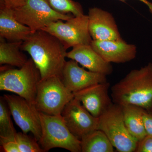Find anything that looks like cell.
Listing matches in <instances>:
<instances>
[{
    "label": "cell",
    "instance_id": "obj_1",
    "mask_svg": "<svg viewBox=\"0 0 152 152\" xmlns=\"http://www.w3.org/2000/svg\"><path fill=\"white\" fill-rule=\"evenodd\" d=\"M40 72L42 80L56 77L62 79L67 50L61 41L42 30L33 33L22 45Z\"/></svg>",
    "mask_w": 152,
    "mask_h": 152
},
{
    "label": "cell",
    "instance_id": "obj_2",
    "mask_svg": "<svg viewBox=\"0 0 152 152\" xmlns=\"http://www.w3.org/2000/svg\"><path fill=\"white\" fill-rule=\"evenodd\" d=\"M113 102L152 110V63L130 71L111 88Z\"/></svg>",
    "mask_w": 152,
    "mask_h": 152
},
{
    "label": "cell",
    "instance_id": "obj_3",
    "mask_svg": "<svg viewBox=\"0 0 152 152\" xmlns=\"http://www.w3.org/2000/svg\"><path fill=\"white\" fill-rule=\"evenodd\" d=\"M41 80L40 72L31 58L21 68L1 72L0 90L15 93L34 104Z\"/></svg>",
    "mask_w": 152,
    "mask_h": 152
},
{
    "label": "cell",
    "instance_id": "obj_4",
    "mask_svg": "<svg viewBox=\"0 0 152 152\" xmlns=\"http://www.w3.org/2000/svg\"><path fill=\"white\" fill-rule=\"evenodd\" d=\"M42 135L38 142L45 152L61 148L71 152H82L80 140L71 132L61 115H51L39 112Z\"/></svg>",
    "mask_w": 152,
    "mask_h": 152
},
{
    "label": "cell",
    "instance_id": "obj_5",
    "mask_svg": "<svg viewBox=\"0 0 152 152\" xmlns=\"http://www.w3.org/2000/svg\"><path fill=\"white\" fill-rule=\"evenodd\" d=\"M98 129L105 134L118 152H135L138 142L126 127L121 106L113 103L99 117Z\"/></svg>",
    "mask_w": 152,
    "mask_h": 152
},
{
    "label": "cell",
    "instance_id": "obj_6",
    "mask_svg": "<svg viewBox=\"0 0 152 152\" xmlns=\"http://www.w3.org/2000/svg\"><path fill=\"white\" fill-rule=\"evenodd\" d=\"M74 98L61 79L53 77L42 80L38 85L34 105L41 113L60 115L64 108Z\"/></svg>",
    "mask_w": 152,
    "mask_h": 152
},
{
    "label": "cell",
    "instance_id": "obj_7",
    "mask_svg": "<svg viewBox=\"0 0 152 152\" xmlns=\"http://www.w3.org/2000/svg\"><path fill=\"white\" fill-rule=\"evenodd\" d=\"M14 15L20 23L29 27L33 33L58 20L66 21L75 17L72 14L57 12L49 0H26L23 5L13 9Z\"/></svg>",
    "mask_w": 152,
    "mask_h": 152
},
{
    "label": "cell",
    "instance_id": "obj_8",
    "mask_svg": "<svg viewBox=\"0 0 152 152\" xmlns=\"http://www.w3.org/2000/svg\"><path fill=\"white\" fill-rule=\"evenodd\" d=\"M63 20L51 23L42 30L58 39L67 50L83 45H91L93 41L88 28V15L75 16L64 22Z\"/></svg>",
    "mask_w": 152,
    "mask_h": 152
},
{
    "label": "cell",
    "instance_id": "obj_9",
    "mask_svg": "<svg viewBox=\"0 0 152 152\" xmlns=\"http://www.w3.org/2000/svg\"><path fill=\"white\" fill-rule=\"evenodd\" d=\"M10 111L15 123L23 132H31L39 141L42 135L39 112L34 104L18 95L3 96Z\"/></svg>",
    "mask_w": 152,
    "mask_h": 152
},
{
    "label": "cell",
    "instance_id": "obj_10",
    "mask_svg": "<svg viewBox=\"0 0 152 152\" xmlns=\"http://www.w3.org/2000/svg\"><path fill=\"white\" fill-rule=\"evenodd\" d=\"M61 115L71 132L80 140L98 129L99 118L94 117L75 98L66 105Z\"/></svg>",
    "mask_w": 152,
    "mask_h": 152
},
{
    "label": "cell",
    "instance_id": "obj_11",
    "mask_svg": "<svg viewBox=\"0 0 152 152\" xmlns=\"http://www.w3.org/2000/svg\"><path fill=\"white\" fill-rule=\"evenodd\" d=\"M110 88L108 81L97 84L74 93V98L94 117L99 118L113 103L109 94Z\"/></svg>",
    "mask_w": 152,
    "mask_h": 152
},
{
    "label": "cell",
    "instance_id": "obj_12",
    "mask_svg": "<svg viewBox=\"0 0 152 152\" xmlns=\"http://www.w3.org/2000/svg\"><path fill=\"white\" fill-rule=\"evenodd\" d=\"M88 15L89 31L93 40H123L111 14L94 7L89 9Z\"/></svg>",
    "mask_w": 152,
    "mask_h": 152
},
{
    "label": "cell",
    "instance_id": "obj_13",
    "mask_svg": "<svg viewBox=\"0 0 152 152\" xmlns=\"http://www.w3.org/2000/svg\"><path fill=\"white\" fill-rule=\"evenodd\" d=\"M107 76L87 71L73 60L66 61L63 69L62 80L68 89L75 93L86 88L107 82Z\"/></svg>",
    "mask_w": 152,
    "mask_h": 152
},
{
    "label": "cell",
    "instance_id": "obj_14",
    "mask_svg": "<svg viewBox=\"0 0 152 152\" xmlns=\"http://www.w3.org/2000/svg\"><path fill=\"white\" fill-rule=\"evenodd\" d=\"M93 48L108 62L122 64L130 61L136 58L137 47L125 41L93 40Z\"/></svg>",
    "mask_w": 152,
    "mask_h": 152
},
{
    "label": "cell",
    "instance_id": "obj_15",
    "mask_svg": "<svg viewBox=\"0 0 152 152\" xmlns=\"http://www.w3.org/2000/svg\"><path fill=\"white\" fill-rule=\"evenodd\" d=\"M67 52L66 58L75 60L83 67L106 76L113 72L111 63L108 62L93 48L91 45L74 47Z\"/></svg>",
    "mask_w": 152,
    "mask_h": 152
},
{
    "label": "cell",
    "instance_id": "obj_16",
    "mask_svg": "<svg viewBox=\"0 0 152 152\" xmlns=\"http://www.w3.org/2000/svg\"><path fill=\"white\" fill-rule=\"evenodd\" d=\"M32 34L29 27L19 22L14 15L13 9L0 0V38L8 42L24 41Z\"/></svg>",
    "mask_w": 152,
    "mask_h": 152
},
{
    "label": "cell",
    "instance_id": "obj_17",
    "mask_svg": "<svg viewBox=\"0 0 152 152\" xmlns=\"http://www.w3.org/2000/svg\"><path fill=\"white\" fill-rule=\"evenodd\" d=\"M122 107L125 125L132 137L139 142L147 135L142 118L144 109L134 105Z\"/></svg>",
    "mask_w": 152,
    "mask_h": 152
},
{
    "label": "cell",
    "instance_id": "obj_18",
    "mask_svg": "<svg viewBox=\"0 0 152 152\" xmlns=\"http://www.w3.org/2000/svg\"><path fill=\"white\" fill-rule=\"evenodd\" d=\"M1 39L0 42V64L9 65L21 68L28 60L22 52L23 41L6 42Z\"/></svg>",
    "mask_w": 152,
    "mask_h": 152
},
{
    "label": "cell",
    "instance_id": "obj_19",
    "mask_svg": "<svg viewBox=\"0 0 152 152\" xmlns=\"http://www.w3.org/2000/svg\"><path fill=\"white\" fill-rule=\"evenodd\" d=\"M82 152H113L114 147L102 132L97 129L80 140Z\"/></svg>",
    "mask_w": 152,
    "mask_h": 152
},
{
    "label": "cell",
    "instance_id": "obj_20",
    "mask_svg": "<svg viewBox=\"0 0 152 152\" xmlns=\"http://www.w3.org/2000/svg\"><path fill=\"white\" fill-rule=\"evenodd\" d=\"M10 111L4 97H0V141L15 140L17 132L11 119Z\"/></svg>",
    "mask_w": 152,
    "mask_h": 152
},
{
    "label": "cell",
    "instance_id": "obj_21",
    "mask_svg": "<svg viewBox=\"0 0 152 152\" xmlns=\"http://www.w3.org/2000/svg\"><path fill=\"white\" fill-rule=\"evenodd\" d=\"M52 7L59 12L72 14L75 16L84 14L83 10L80 4L73 0H49Z\"/></svg>",
    "mask_w": 152,
    "mask_h": 152
},
{
    "label": "cell",
    "instance_id": "obj_22",
    "mask_svg": "<svg viewBox=\"0 0 152 152\" xmlns=\"http://www.w3.org/2000/svg\"><path fill=\"white\" fill-rule=\"evenodd\" d=\"M20 152H45L34 137L23 132L17 133L15 138Z\"/></svg>",
    "mask_w": 152,
    "mask_h": 152
},
{
    "label": "cell",
    "instance_id": "obj_23",
    "mask_svg": "<svg viewBox=\"0 0 152 152\" xmlns=\"http://www.w3.org/2000/svg\"><path fill=\"white\" fill-rule=\"evenodd\" d=\"M135 152H152V136L147 135L138 142Z\"/></svg>",
    "mask_w": 152,
    "mask_h": 152
},
{
    "label": "cell",
    "instance_id": "obj_24",
    "mask_svg": "<svg viewBox=\"0 0 152 152\" xmlns=\"http://www.w3.org/2000/svg\"><path fill=\"white\" fill-rule=\"evenodd\" d=\"M142 118L147 135L152 136V110H148L144 109Z\"/></svg>",
    "mask_w": 152,
    "mask_h": 152
},
{
    "label": "cell",
    "instance_id": "obj_25",
    "mask_svg": "<svg viewBox=\"0 0 152 152\" xmlns=\"http://www.w3.org/2000/svg\"><path fill=\"white\" fill-rule=\"evenodd\" d=\"M1 146L6 152H20L18 146L15 140L0 141Z\"/></svg>",
    "mask_w": 152,
    "mask_h": 152
},
{
    "label": "cell",
    "instance_id": "obj_26",
    "mask_svg": "<svg viewBox=\"0 0 152 152\" xmlns=\"http://www.w3.org/2000/svg\"><path fill=\"white\" fill-rule=\"evenodd\" d=\"M6 6L15 9L23 5L26 0H2Z\"/></svg>",
    "mask_w": 152,
    "mask_h": 152
},
{
    "label": "cell",
    "instance_id": "obj_27",
    "mask_svg": "<svg viewBox=\"0 0 152 152\" xmlns=\"http://www.w3.org/2000/svg\"><path fill=\"white\" fill-rule=\"evenodd\" d=\"M146 5L148 7L150 12L152 14V3L148 2Z\"/></svg>",
    "mask_w": 152,
    "mask_h": 152
},
{
    "label": "cell",
    "instance_id": "obj_28",
    "mask_svg": "<svg viewBox=\"0 0 152 152\" xmlns=\"http://www.w3.org/2000/svg\"><path fill=\"white\" fill-rule=\"evenodd\" d=\"M119 1H121L125 2L126 0H119ZM139 1H140L144 3V4H147L149 2L148 1H147V0H139Z\"/></svg>",
    "mask_w": 152,
    "mask_h": 152
}]
</instances>
